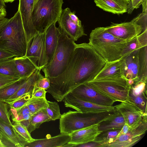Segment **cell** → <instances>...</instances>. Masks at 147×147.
Masks as SVG:
<instances>
[{"label":"cell","instance_id":"1","mask_svg":"<svg viewBox=\"0 0 147 147\" xmlns=\"http://www.w3.org/2000/svg\"><path fill=\"white\" fill-rule=\"evenodd\" d=\"M106 63L89 43L76 44L65 71L56 77L47 78L50 86L46 91L61 102L76 87L94 79Z\"/></svg>","mask_w":147,"mask_h":147},{"label":"cell","instance_id":"2","mask_svg":"<svg viewBox=\"0 0 147 147\" xmlns=\"http://www.w3.org/2000/svg\"><path fill=\"white\" fill-rule=\"evenodd\" d=\"M27 41L19 10L9 19L0 34V49L15 57L26 56Z\"/></svg>","mask_w":147,"mask_h":147},{"label":"cell","instance_id":"3","mask_svg":"<svg viewBox=\"0 0 147 147\" xmlns=\"http://www.w3.org/2000/svg\"><path fill=\"white\" fill-rule=\"evenodd\" d=\"M127 42L109 33L105 27H98L90 35L89 44L106 62L120 59Z\"/></svg>","mask_w":147,"mask_h":147},{"label":"cell","instance_id":"4","mask_svg":"<svg viewBox=\"0 0 147 147\" xmlns=\"http://www.w3.org/2000/svg\"><path fill=\"white\" fill-rule=\"evenodd\" d=\"M113 110L98 112L82 113L69 110L61 115L59 119L60 133L69 134L91 126L98 124L114 114Z\"/></svg>","mask_w":147,"mask_h":147},{"label":"cell","instance_id":"5","mask_svg":"<svg viewBox=\"0 0 147 147\" xmlns=\"http://www.w3.org/2000/svg\"><path fill=\"white\" fill-rule=\"evenodd\" d=\"M76 45L73 40L60 29L57 46L53 57L51 61L42 69L45 77H55L65 71Z\"/></svg>","mask_w":147,"mask_h":147},{"label":"cell","instance_id":"6","mask_svg":"<svg viewBox=\"0 0 147 147\" xmlns=\"http://www.w3.org/2000/svg\"><path fill=\"white\" fill-rule=\"evenodd\" d=\"M63 0H34L32 10L33 25L38 33L45 31L59 20Z\"/></svg>","mask_w":147,"mask_h":147},{"label":"cell","instance_id":"7","mask_svg":"<svg viewBox=\"0 0 147 147\" xmlns=\"http://www.w3.org/2000/svg\"><path fill=\"white\" fill-rule=\"evenodd\" d=\"M85 83L115 102L128 100L131 86L124 77L94 79Z\"/></svg>","mask_w":147,"mask_h":147},{"label":"cell","instance_id":"8","mask_svg":"<svg viewBox=\"0 0 147 147\" xmlns=\"http://www.w3.org/2000/svg\"><path fill=\"white\" fill-rule=\"evenodd\" d=\"M147 130V115L137 124L131 127L125 134L116 138L107 147H131L142 138Z\"/></svg>","mask_w":147,"mask_h":147},{"label":"cell","instance_id":"9","mask_svg":"<svg viewBox=\"0 0 147 147\" xmlns=\"http://www.w3.org/2000/svg\"><path fill=\"white\" fill-rule=\"evenodd\" d=\"M46 30L38 33L30 40L27 45L25 56L40 70L45 66Z\"/></svg>","mask_w":147,"mask_h":147},{"label":"cell","instance_id":"10","mask_svg":"<svg viewBox=\"0 0 147 147\" xmlns=\"http://www.w3.org/2000/svg\"><path fill=\"white\" fill-rule=\"evenodd\" d=\"M69 93L83 100L108 106H112L115 101L88 85L81 84Z\"/></svg>","mask_w":147,"mask_h":147},{"label":"cell","instance_id":"11","mask_svg":"<svg viewBox=\"0 0 147 147\" xmlns=\"http://www.w3.org/2000/svg\"><path fill=\"white\" fill-rule=\"evenodd\" d=\"M105 28L113 35L126 42L131 40L144 31L142 26L138 24L134 18L130 22L113 23Z\"/></svg>","mask_w":147,"mask_h":147},{"label":"cell","instance_id":"12","mask_svg":"<svg viewBox=\"0 0 147 147\" xmlns=\"http://www.w3.org/2000/svg\"><path fill=\"white\" fill-rule=\"evenodd\" d=\"M63 101L65 106L82 113L98 112L115 109L114 106H108L86 101L68 94Z\"/></svg>","mask_w":147,"mask_h":147},{"label":"cell","instance_id":"13","mask_svg":"<svg viewBox=\"0 0 147 147\" xmlns=\"http://www.w3.org/2000/svg\"><path fill=\"white\" fill-rule=\"evenodd\" d=\"M19 10L26 35L27 46L32 38L38 33L34 27L32 20L34 0H19Z\"/></svg>","mask_w":147,"mask_h":147},{"label":"cell","instance_id":"14","mask_svg":"<svg viewBox=\"0 0 147 147\" xmlns=\"http://www.w3.org/2000/svg\"><path fill=\"white\" fill-rule=\"evenodd\" d=\"M140 49L134 50L121 59L123 77L128 80H133L134 83L140 81Z\"/></svg>","mask_w":147,"mask_h":147},{"label":"cell","instance_id":"15","mask_svg":"<svg viewBox=\"0 0 147 147\" xmlns=\"http://www.w3.org/2000/svg\"><path fill=\"white\" fill-rule=\"evenodd\" d=\"M70 9L67 8L62 11L57 21L59 28L64 34L74 41L83 36H86L83 26H80L73 22L70 19L69 12Z\"/></svg>","mask_w":147,"mask_h":147},{"label":"cell","instance_id":"16","mask_svg":"<svg viewBox=\"0 0 147 147\" xmlns=\"http://www.w3.org/2000/svg\"><path fill=\"white\" fill-rule=\"evenodd\" d=\"M116 111L123 116L125 123L131 127L138 123L146 115H147L134 104L127 100L121 102L114 106Z\"/></svg>","mask_w":147,"mask_h":147},{"label":"cell","instance_id":"17","mask_svg":"<svg viewBox=\"0 0 147 147\" xmlns=\"http://www.w3.org/2000/svg\"><path fill=\"white\" fill-rule=\"evenodd\" d=\"M147 81H140L131 86L127 100L147 114Z\"/></svg>","mask_w":147,"mask_h":147},{"label":"cell","instance_id":"18","mask_svg":"<svg viewBox=\"0 0 147 147\" xmlns=\"http://www.w3.org/2000/svg\"><path fill=\"white\" fill-rule=\"evenodd\" d=\"M0 134L1 140L5 147H24L27 142L19 136L12 126L0 120Z\"/></svg>","mask_w":147,"mask_h":147},{"label":"cell","instance_id":"19","mask_svg":"<svg viewBox=\"0 0 147 147\" xmlns=\"http://www.w3.org/2000/svg\"><path fill=\"white\" fill-rule=\"evenodd\" d=\"M55 25L56 23L52 24L46 30L45 66L51 61L57 46L60 29L56 27Z\"/></svg>","mask_w":147,"mask_h":147},{"label":"cell","instance_id":"20","mask_svg":"<svg viewBox=\"0 0 147 147\" xmlns=\"http://www.w3.org/2000/svg\"><path fill=\"white\" fill-rule=\"evenodd\" d=\"M71 140L70 134L60 133L51 138L34 139L30 142H27L24 147H62L69 143Z\"/></svg>","mask_w":147,"mask_h":147},{"label":"cell","instance_id":"21","mask_svg":"<svg viewBox=\"0 0 147 147\" xmlns=\"http://www.w3.org/2000/svg\"><path fill=\"white\" fill-rule=\"evenodd\" d=\"M40 70L37 69L30 76L27 78L18 91L7 99L3 101L9 104L22 96L28 93L32 94L35 89L36 82L45 77L41 74Z\"/></svg>","mask_w":147,"mask_h":147},{"label":"cell","instance_id":"22","mask_svg":"<svg viewBox=\"0 0 147 147\" xmlns=\"http://www.w3.org/2000/svg\"><path fill=\"white\" fill-rule=\"evenodd\" d=\"M98 124H96L69 134L71 140L69 143L78 144L94 141L102 131L98 130Z\"/></svg>","mask_w":147,"mask_h":147},{"label":"cell","instance_id":"23","mask_svg":"<svg viewBox=\"0 0 147 147\" xmlns=\"http://www.w3.org/2000/svg\"><path fill=\"white\" fill-rule=\"evenodd\" d=\"M130 0H94L96 5L104 11L114 14H122L127 11Z\"/></svg>","mask_w":147,"mask_h":147},{"label":"cell","instance_id":"24","mask_svg":"<svg viewBox=\"0 0 147 147\" xmlns=\"http://www.w3.org/2000/svg\"><path fill=\"white\" fill-rule=\"evenodd\" d=\"M122 77H123V71L120 59L116 61L106 62L104 67L94 79Z\"/></svg>","mask_w":147,"mask_h":147},{"label":"cell","instance_id":"25","mask_svg":"<svg viewBox=\"0 0 147 147\" xmlns=\"http://www.w3.org/2000/svg\"><path fill=\"white\" fill-rule=\"evenodd\" d=\"M20 78H28L37 69L36 66L26 56L13 57Z\"/></svg>","mask_w":147,"mask_h":147},{"label":"cell","instance_id":"26","mask_svg":"<svg viewBox=\"0 0 147 147\" xmlns=\"http://www.w3.org/2000/svg\"><path fill=\"white\" fill-rule=\"evenodd\" d=\"M125 123L123 116L117 111L114 114L98 123V127L100 131L120 129L122 128Z\"/></svg>","mask_w":147,"mask_h":147},{"label":"cell","instance_id":"27","mask_svg":"<svg viewBox=\"0 0 147 147\" xmlns=\"http://www.w3.org/2000/svg\"><path fill=\"white\" fill-rule=\"evenodd\" d=\"M13 57L0 60V74L20 79L21 78L17 70Z\"/></svg>","mask_w":147,"mask_h":147},{"label":"cell","instance_id":"28","mask_svg":"<svg viewBox=\"0 0 147 147\" xmlns=\"http://www.w3.org/2000/svg\"><path fill=\"white\" fill-rule=\"evenodd\" d=\"M147 30L131 40L127 42V45L122 53V57L131 52L147 45Z\"/></svg>","mask_w":147,"mask_h":147},{"label":"cell","instance_id":"29","mask_svg":"<svg viewBox=\"0 0 147 147\" xmlns=\"http://www.w3.org/2000/svg\"><path fill=\"white\" fill-rule=\"evenodd\" d=\"M121 129L102 131L96 137L94 141L99 144V147H107L114 141Z\"/></svg>","mask_w":147,"mask_h":147},{"label":"cell","instance_id":"30","mask_svg":"<svg viewBox=\"0 0 147 147\" xmlns=\"http://www.w3.org/2000/svg\"><path fill=\"white\" fill-rule=\"evenodd\" d=\"M27 78H21L13 83L0 88V100L3 101L12 96L18 91Z\"/></svg>","mask_w":147,"mask_h":147},{"label":"cell","instance_id":"31","mask_svg":"<svg viewBox=\"0 0 147 147\" xmlns=\"http://www.w3.org/2000/svg\"><path fill=\"white\" fill-rule=\"evenodd\" d=\"M140 81L147 80V47L146 46L140 49Z\"/></svg>","mask_w":147,"mask_h":147},{"label":"cell","instance_id":"32","mask_svg":"<svg viewBox=\"0 0 147 147\" xmlns=\"http://www.w3.org/2000/svg\"><path fill=\"white\" fill-rule=\"evenodd\" d=\"M31 115L42 109H46L48 106L46 98H31L27 103Z\"/></svg>","mask_w":147,"mask_h":147},{"label":"cell","instance_id":"33","mask_svg":"<svg viewBox=\"0 0 147 147\" xmlns=\"http://www.w3.org/2000/svg\"><path fill=\"white\" fill-rule=\"evenodd\" d=\"M32 125L36 129L42 123L51 120L48 116L46 109H42L32 115L30 118Z\"/></svg>","mask_w":147,"mask_h":147},{"label":"cell","instance_id":"34","mask_svg":"<svg viewBox=\"0 0 147 147\" xmlns=\"http://www.w3.org/2000/svg\"><path fill=\"white\" fill-rule=\"evenodd\" d=\"M9 111L14 122H20L28 119L31 115L27 105L18 111L10 109Z\"/></svg>","mask_w":147,"mask_h":147},{"label":"cell","instance_id":"35","mask_svg":"<svg viewBox=\"0 0 147 147\" xmlns=\"http://www.w3.org/2000/svg\"><path fill=\"white\" fill-rule=\"evenodd\" d=\"M48 106L46 108L47 114L51 120L59 119L61 115L60 111L59 105L56 102L47 100Z\"/></svg>","mask_w":147,"mask_h":147},{"label":"cell","instance_id":"36","mask_svg":"<svg viewBox=\"0 0 147 147\" xmlns=\"http://www.w3.org/2000/svg\"><path fill=\"white\" fill-rule=\"evenodd\" d=\"M32 97L30 93H26L16 99L11 103L8 104L10 109L18 111L24 106L30 100Z\"/></svg>","mask_w":147,"mask_h":147},{"label":"cell","instance_id":"37","mask_svg":"<svg viewBox=\"0 0 147 147\" xmlns=\"http://www.w3.org/2000/svg\"><path fill=\"white\" fill-rule=\"evenodd\" d=\"M12 127L21 138L27 142H31L34 140L33 138L26 127L20 122H14Z\"/></svg>","mask_w":147,"mask_h":147},{"label":"cell","instance_id":"38","mask_svg":"<svg viewBox=\"0 0 147 147\" xmlns=\"http://www.w3.org/2000/svg\"><path fill=\"white\" fill-rule=\"evenodd\" d=\"M8 104L0 100V120L5 123L12 126L10 120V115L8 110Z\"/></svg>","mask_w":147,"mask_h":147},{"label":"cell","instance_id":"39","mask_svg":"<svg viewBox=\"0 0 147 147\" xmlns=\"http://www.w3.org/2000/svg\"><path fill=\"white\" fill-rule=\"evenodd\" d=\"M138 24L142 26L144 31L147 30V13L142 12L134 18Z\"/></svg>","mask_w":147,"mask_h":147},{"label":"cell","instance_id":"40","mask_svg":"<svg viewBox=\"0 0 147 147\" xmlns=\"http://www.w3.org/2000/svg\"><path fill=\"white\" fill-rule=\"evenodd\" d=\"M145 0H130L127 7V12L129 14H131L134 9L139 8Z\"/></svg>","mask_w":147,"mask_h":147},{"label":"cell","instance_id":"41","mask_svg":"<svg viewBox=\"0 0 147 147\" xmlns=\"http://www.w3.org/2000/svg\"><path fill=\"white\" fill-rule=\"evenodd\" d=\"M50 86V82L49 79L44 77L38 80L35 84V88H41L45 90L48 89Z\"/></svg>","mask_w":147,"mask_h":147},{"label":"cell","instance_id":"42","mask_svg":"<svg viewBox=\"0 0 147 147\" xmlns=\"http://www.w3.org/2000/svg\"><path fill=\"white\" fill-rule=\"evenodd\" d=\"M20 79L14 78L0 74V88L13 83Z\"/></svg>","mask_w":147,"mask_h":147},{"label":"cell","instance_id":"43","mask_svg":"<svg viewBox=\"0 0 147 147\" xmlns=\"http://www.w3.org/2000/svg\"><path fill=\"white\" fill-rule=\"evenodd\" d=\"M47 92V91L44 89L37 88L32 93L31 98H46V94Z\"/></svg>","mask_w":147,"mask_h":147},{"label":"cell","instance_id":"44","mask_svg":"<svg viewBox=\"0 0 147 147\" xmlns=\"http://www.w3.org/2000/svg\"><path fill=\"white\" fill-rule=\"evenodd\" d=\"M75 11L71 12L70 10L69 12V16L71 20L78 25L82 26L81 21L75 15Z\"/></svg>","mask_w":147,"mask_h":147},{"label":"cell","instance_id":"45","mask_svg":"<svg viewBox=\"0 0 147 147\" xmlns=\"http://www.w3.org/2000/svg\"><path fill=\"white\" fill-rule=\"evenodd\" d=\"M130 128V126L127 124L125 123L117 136L116 138L126 134L129 130Z\"/></svg>","mask_w":147,"mask_h":147},{"label":"cell","instance_id":"46","mask_svg":"<svg viewBox=\"0 0 147 147\" xmlns=\"http://www.w3.org/2000/svg\"><path fill=\"white\" fill-rule=\"evenodd\" d=\"M9 19L5 17L0 18V34L8 23Z\"/></svg>","mask_w":147,"mask_h":147},{"label":"cell","instance_id":"47","mask_svg":"<svg viewBox=\"0 0 147 147\" xmlns=\"http://www.w3.org/2000/svg\"><path fill=\"white\" fill-rule=\"evenodd\" d=\"M13 55L0 49V60L8 58L14 57Z\"/></svg>","mask_w":147,"mask_h":147},{"label":"cell","instance_id":"48","mask_svg":"<svg viewBox=\"0 0 147 147\" xmlns=\"http://www.w3.org/2000/svg\"><path fill=\"white\" fill-rule=\"evenodd\" d=\"M0 10L6 14L5 5L4 0H0Z\"/></svg>","mask_w":147,"mask_h":147},{"label":"cell","instance_id":"49","mask_svg":"<svg viewBox=\"0 0 147 147\" xmlns=\"http://www.w3.org/2000/svg\"><path fill=\"white\" fill-rule=\"evenodd\" d=\"M6 14L0 10V18L3 17H5Z\"/></svg>","mask_w":147,"mask_h":147},{"label":"cell","instance_id":"50","mask_svg":"<svg viewBox=\"0 0 147 147\" xmlns=\"http://www.w3.org/2000/svg\"><path fill=\"white\" fill-rule=\"evenodd\" d=\"M15 0H4L5 2H12Z\"/></svg>","mask_w":147,"mask_h":147},{"label":"cell","instance_id":"51","mask_svg":"<svg viewBox=\"0 0 147 147\" xmlns=\"http://www.w3.org/2000/svg\"><path fill=\"white\" fill-rule=\"evenodd\" d=\"M0 147H5L1 140H0Z\"/></svg>","mask_w":147,"mask_h":147},{"label":"cell","instance_id":"52","mask_svg":"<svg viewBox=\"0 0 147 147\" xmlns=\"http://www.w3.org/2000/svg\"><path fill=\"white\" fill-rule=\"evenodd\" d=\"M1 135L0 134V140H1Z\"/></svg>","mask_w":147,"mask_h":147},{"label":"cell","instance_id":"53","mask_svg":"<svg viewBox=\"0 0 147 147\" xmlns=\"http://www.w3.org/2000/svg\"></svg>","mask_w":147,"mask_h":147}]
</instances>
